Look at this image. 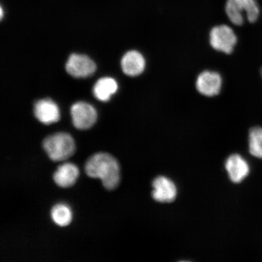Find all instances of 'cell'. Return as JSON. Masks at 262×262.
<instances>
[{
  "instance_id": "obj_12",
  "label": "cell",
  "mask_w": 262,
  "mask_h": 262,
  "mask_svg": "<svg viewBox=\"0 0 262 262\" xmlns=\"http://www.w3.org/2000/svg\"><path fill=\"white\" fill-rule=\"evenodd\" d=\"M79 176L78 167L71 163H66L58 167L54 173L55 183L61 188H70L73 186Z\"/></svg>"
},
{
  "instance_id": "obj_6",
  "label": "cell",
  "mask_w": 262,
  "mask_h": 262,
  "mask_svg": "<svg viewBox=\"0 0 262 262\" xmlns=\"http://www.w3.org/2000/svg\"><path fill=\"white\" fill-rule=\"evenodd\" d=\"M195 86L196 90L203 96L214 97L220 93L222 78L216 72L205 71L200 74L196 78Z\"/></svg>"
},
{
  "instance_id": "obj_4",
  "label": "cell",
  "mask_w": 262,
  "mask_h": 262,
  "mask_svg": "<svg viewBox=\"0 0 262 262\" xmlns=\"http://www.w3.org/2000/svg\"><path fill=\"white\" fill-rule=\"evenodd\" d=\"M237 42V37L231 27L222 25L213 28L209 34V42L213 49L225 54L232 53Z\"/></svg>"
},
{
  "instance_id": "obj_2",
  "label": "cell",
  "mask_w": 262,
  "mask_h": 262,
  "mask_svg": "<svg viewBox=\"0 0 262 262\" xmlns=\"http://www.w3.org/2000/svg\"><path fill=\"white\" fill-rule=\"evenodd\" d=\"M42 147L52 161H64L75 151L74 140L70 134L58 133L49 136L42 142Z\"/></svg>"
},
{
  "instance_id": "obj_9",
  "label": "cell",
  "mask_w": 262,
  "mask_h": 262,
  "mask_svg": "<svg viewBox=\"0 0 262 262\" xmlns=\"http://www.w3.org/2000/svg\"><path fill=\"white\" fill-rule=\"evenodd\" d=\"M121 65L124 74L130 77H136L145 71L146 60L139 52L130 51L124 54Z\"/></svg>"
},
{
  "instance_id": "obj_11",
  "label": "cell",
  "mask_w": 262,
  "mask_h": 262,
  "mask_svg": "<svg viewBox=\"0 0 262 262\" xmlns=\"http://www.w3.org/2000/svg\"><path fill=\"white\" fill-rule=\"evenodd\" d=\"M225 167L231 181L236 183L241 182L247 178L250 172V167L247 161L238 155L229 157Z\"/></svg>"
},
{
  "instance_id": "obj_16",
  "label": "cell",
  "mask_w": 262,
  "mask_h": 262,
  "mask_svg": "<svg viewBox=\"0 0 262 262\" xmlns=\"http://www.w3.org/2000/svg\"><path fill=\"white\" fill-rule=\"evenodd\" d=\"M3 9H2V8H1V18H2V17H3Z\"/></svg>"
},
{
  "instance_id": "obj_10",
  "label": "cell",
  "mask_w": 262,
  "mask_h": 262,
  "mask_svg": "<svg viewBox=\"0 0 262 262\" xmlns=\"http://www.w3.org/2000/svg\"><path fill=\"white\" fill-rule=\"evenodd\" d=\"M34 114L36 118L45 124L57 122L60 119V112L57 104L49 99L41 100L36 103Z\"/></svg>"
},
{
  "instance_id": "obj_17",
  "label": "cell",
  "mask_w": 262,
  "mask_h": 262,
  "mask_svg": "<svg viewBox=\"0 0 262 262\" xmlns=\"http://www.w3.org/2000/svg\"><path fill=\"white\" fill-rule=\"evenodd\" d=\"M261 77H262V68H261Z\"/></svg>"
},
{
  "instance_id": "obj_13",
  "label": "cell",
  "mask_w": 262,
  "mask_h": 262,
  "mask_svg": "<svg viewBox=\"0 0 262 262\" xmlns=\"http://www.w3.org/2000/svg\"><path fill=\"white\" fill-rule=\"evenodd\" d=\"M118 85L112 78L104 77L97 81L94 87L93 93L98 100L107 101L116 93Z\"/></svg>"
},
{
  "instance_id": "obj_7",
  "label": "cell",
  "mask_w": 262,
  "mask_h": 262,
  "mask_svg": "<svg viewBox=\"0 0 262 262\" xmlns=\"http://www.w3.org/2000/svg\"><path fill=\"white\" fill-rule=\"evenodd\" d=\"M66 70L73 77L84 78L94 73L96 65L86 55L72 54L66 65Z\"/></svg>"
},
{
  "instance_id": "obj_15",
  "label": "cell",
  "mask_w": 262,
  "mask_h": 262,
  "mask_svg": "<svg viewBox=\"0 0 262 262\" xmlns=\"http://www.w3.org/2000/svg\"><path fill=\"white\" fill-rule=\"evenodd\" d=\"M249 150L252 156L262 159V127L256 126L250 129Z\"/></svg>"
},
{
  "instance_id": "obj_5",
  "label": "cell",
  "mask_w": 262,
  "mask_h": 262,
  "mask_svg": "<svg viewBox=\"0 0 262 262\" xmlns=\"http://www.w3.org/2000/svg\"><path fill=\"white\" fill-rule=\"evenodd\" d=\"M74 125L78 129H88L96 123L97 114L91 104L85 102L75 103L71 110Z\"/></svg>"
},
{
  "instance_id": "obj_3",
  "label": "cell",
  "mask_w": 262,
  "mask_h": 262,
  "mask_svg": "<svg viewBox=\"0 0 262 262\" xmlns=\"http://www.w3.org/2000/svg\"><path fill=\"white\" fill-rule=\"evenodd\" d=\"M225 12L232 24L241 26L245 21L244 14L249 22L256 21L260 9L255 0H227Z\"/></svg>"
},
{
  "instance_id": "obj_14",
  "label": "cell",
  "mask_w": 262,
  "mask_h": 262,
  "mask_svg": "<svg viewBox=\"0 0 262 262\" xmlns=\"http://www.w3.org/2000/svg\"><path fill=\"white\" fill-rule=\"evenodd\" d=\"M51 217L55 224L66 227L70 224L73 219L71 209L65 204L55 205L51 210Z\"/></svg>"
},
{
  "instance_id": "obj_1",
  "label": "cell",
  "mask_w": 262,
  "mask_h": 262,
  "mask_svg": "<svg viewBox=\"0 0 262 262\" xmlns=\"http://www.w3.org/2000/svg\"><path fill=\"white\" fill-rule=\"evenodd\" d=\"M85 172L91 178L100 179L107 190H114L119 185L120 165L110 154L98 152L90 157L85 164Z\"/></svg>"
},
{
  "instance_id": "obj_8",
  "label": "cell",
  "mask_w": 262,
  "mask_h": 262,
  "mask_svg": "<svg viewBox=\"0 0 262 262\" xmlns=\"http://www.w3.org/2000/svg\"><path fill=\"white\" fill-rule=\"evenodd\" d=\"M152 195L155 201L169 203L174 201L177 195L176 186L171 180L160 176L152 182Z\"/></svg>"
}]
</instances>
